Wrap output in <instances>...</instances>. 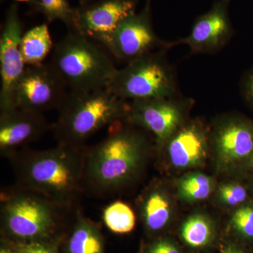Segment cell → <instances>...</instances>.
Segmentation results:
<instances>
[{
  "instance_id": "6da1fadb",
  "label": "cell",
  "mask_w": 253,
  "mask_h": 253,
  "mask_svg": "<svg viewBox=\"0 0 253 253\" xmlns=\"http://www.w3.org/2000/svg\"><path fill=\"white\" fill-rule=\"evenodd\" d=\"M123 121L113 125L108 135L84 155L83 187L109 195L137 176L148 152L145 136Z\"/></svg>"
},
{
  "instance_id": "7a4b0ae2",
  "label": "cell",
  "mask_w": 253,
  "mask_h": 253,
  "mask_svg": "<svg viewBox=\"0 0 253 253\" xmlns=\"http://www.w3.org/2000/svg\"><path fill=\"white\" fill-rule=\"evenodd\" d=\"M84 155L82 148L63 144L54 149L16 154L12 158L18 188L64 207L83 188Z\"/></svg>"
},
{
  "instance_id": "3957f363",
  "label": "cell",
  "mask_w": 253,
  "mask_h": 253,
  "mask_svg": "<svg viewBox=\"0 0 253 253\" xmlns=\"http://www.w3.org/2000/svg\"><path fill=\"white\" fill-rule=\"evenodd\" d=\"M54 129L59 144L82 148L83 143L106 126L125 121L129 102L109 89L68 91L58 108Z\"/></svg>"
},
{
  "instance_id": "277c9868",
  "label": "cell",
  "mask_w": 253,
  "mask_h": 253,
  "mask_svg": "<svg viewBox=\"0 0 253 253\" xmlns=\"http://www.w3.org/2000/svg\"><path fill=\"white\" fill-rule=\"evenodd\" d=\"M49 64L73 91L106 89L118 68L108 50L71 31L54 46Z\"/></svg>"
},
{
  "instance_id": "5b68a950",
  "label": "cell",
  "mask_w": 253,
  "mask_h": 253,
  "mask_svg": "<svg viewBox=\"0 0 253 253\" xmlns=\"http://www.w3.org/2000/svg\"><path fill=\"white\" fill-rule=\"evenodd\" d=\"M60 207L62 206L21 188L1 192L2 237L17 241L59 239Z\"/></svg>"
},
{
  "instance_id": "8992f818",
  "label": "cell",
  "mask_w": 253,
  "mask_h": 253,
  "mask_svg": "<svg viewBox=\"0 0 253 253\" xmlns=\"http://www.w3.org/2000/svg\"><path fill=\"white\" fill-rule=\"evenodd\" d=\"M126 101L172 98L177 83L172 66L162 51H154L118 68L107 87Z\"/></svg>"
},
{
  "instance_id": "52a82bcc",
  "label": "cell",
  "mask_w": 253,
  "mask_h": 253,
  "mask_svg": "<svg viewBox=\"0 0 253 253\" xmlns=\"http://www.w3.org/2000/svg\"><path fill=\"white\" fill-rule=\"evenodd\" d=\"M68 92L49 63L27 66L15 86L11 109L43 113L58 109Z\"/></svg>"
},
{
  "instance_id": "ba28073f",
  "label": "cell",
  "mask_w": 253,
  "mask_h": 253,
  "mask_svg": "<svg viewBox=\"0 0 253 253\" xmlns=\"http://www.w3.org/2000/svg\"><path fill=\"white\" fill-rule=\"evenodd\" d=\"M192 103L189 99L174 97L130 101L125 121L151 131L162 147L182 126L186 110Z\"/></svg>"
},
{
  "instance_id": "9c48e42d",
  "label": "cell",
  "mask_w": 253,
  "mask_h": 253,
  "mask_svg": "<svg viewBox=\"0 0 253 253\" xmlns=\"http://www.w3.org/2000/svg\"><path fill=\"white\" fill-rule=\"evenodd\" d=\"M103 46L115 59L126 63L157 49H168L153 29L149 7L142 12L128 16L118 25Z\"/></svg>"
},
{
  "instance_id": "30bf717a",
  "label": "cell",
  "mask_w": 253,
  "mask_h": 253,
  "mask_svg": "<svg viewBox=\"0 0 253 253\" xmlns=\"http://www.w3.org/2000/svg\"><path fill=\"white\" fill-rule=\"evenodd\" d=\"M22 36L18 6L11 4L0 37V113L11 109L15 86L27 66L21 54Z\"/></svg>"
},
{
  "instance_id": "8fae6325",
  "label": "cell",
  "mask_w": 253,
  "mask_h": 253,
  "mask_svg": "<svg viewBox=\"0 0 253 253\" xmlns=\"http://www.w3.org/2000/svg\"><path fill=\"white\" fill-rule=\"evenodd\" d=\"M134 13V0H101L76 9L71 29L102 45L118 25Z\"/></svg>"
},
{
  "instance_id": "7c38bea8",
  "label": "cell",
  "mask_w": 253,
  "mask_h": 253,
  "mask_svg": "<svg viewBox=\"0 0 253 253\" xmlns=\"http://www.w3.org/2000/svg\"><path fill=\"white\" fill-rule=\"evenodd\" d=\"M229 0H219L207 14L198 18L187 37L168 42V48L184 44L194 53H214L222 49L233 35L228 16Z\"/></svg>"
},
{
  "instance_id": "4fadbf2b",
  "label": "cell",
  "mask_w": 253,
  "mask_h": 253,
  "mask_svg": "<svg viewBox=\"0 0 253 253\" xmlns=\"http://www.w3.org/2000/svg\"><path fill=\"white\" fill-rule=\"evenodd\" d=\"M42 113L14 109L0 113V152L12 158L21 146L36 140L49 129Z\"/></svg>"
},
{
  "instance_id": "5bb4252c",
  "label": "cell",
  "mask_w": 253,
  "mask_h": 253,
  "mask_svg": "<svg viewBox=\"0 0 253 253\" xmlns=\"http://www.w3.org/2000/svg\"><path fill=\"white\" fill-rule=\"evenodd\" d=\"M219 157L228 163L253 158V123L244 118L231 117L217 123L212 136Z\"/></svg>"
},
{
  "instance_id": "9a60e30c",
  "label": "cell",
  "mask_w": 253,
  "mask_h": 253,
  "mask_svg": "<svg viewBox=\"0 0 253 253\" xmlns=\"http://www.w3.org/2000/svg\"><path fill=\"white\" fill-rule=\"evenodd\" d=\"M208 134L198 122L182 126L168 141V154L176 168L199 166L207 157Z\"/></svg>"
},
{
  "instance_id": "2e32d148",
  "label": "cell",
  "mask_w": 253,
  "mask_h": 253,
  "mask_svg": "<svg viewBox=\"0 0 253 253\" xmlns=\"http://www.w3.org/2000/svg\"><path fill=\"white\" fill-rule=\"evenodd\" d=\"M66 253H106L104 236L93 221L79 214L68 236Z\"/></svg>"
},
{
  "instance_id": "e0dca14e",
  "label": "cell",
  "mask_w": 253,
  "mask_h": 253,
  "mask_svg": "<svg viewBox=\"0 0 253 253\" xmlns=\"http://www.w3.org/2000/svg\"><path fill=\"white\" fill-rule=\"evenodd\" d=\"M53 49L52 39L46 23L31 28L21 38V54L26 66L43 64Z\"/></svg>"
},
{
  "instance_id": "ac0fdd59",
  "label": "cell",
  "mask_w": 253,
  "mask_h": 253,
  "mask_svg": "<svg viewBox=\"0 0 253 253\" xmlns=\"http://www.w3.org/2000/svg\"><path fill=\"white\" fill-rule=\"evenodd\" d=\"M141 210L145 226L151 232L161 231L170 219L171 207L167 196L156 188L149 190L145 195Z\"/></svg>"
},
{
  "instance_id": "d6986e66",
  "label": "cell",
  "mask_w": 253,
  "mask_h": 253,
  "mask_svg": "<svg viewBox=\"0 0 253 253\" xmlns=\"http://www.w3.org/2000/svg\"><path fill=\"white\" fill-rule=\"evenodd\" d=\"M103 221L109 230L114 234L130 233L136 224V216L129 205L116 201L106 206L103 211Z\"/></svg>"
},
{
  "instance_id": "ffe728a7",
  "label": "cell",
  "mask_w": 253,
  "mask_h": 253,
  "mask_svg": "<svg viewBox=\"0 0 253 253\" xmlns=\"http://www.w3.org/2000/svg\"><path fill=\"white\" fill-rule=\"evenodd\" d=\"M213 187V181L210 176L202 173H192L179 181V194L183 199L196 202L208 199Z\"/></svg>"
},
{
  "instance_id": "44dd1931",
  "label": "cell",
  "mask_w": 253,
  "mask_h": 253,
  "mask_svg": "<svg viewBox=\"0 0 253 253\" xmlns=\"http://www.w3.org/2000/svg\"><path fill=\"white\" fill-rule=\"evenodd\" d=\"M181 234L184 241L191 247H204L212 237V226L207 218L196 214L188 218L183 224Z\"/></svg>"
},
{
  "instance_id": "7402d4cb",
  "label": "cell",
  "mask_w": 253,
  "mask_h": 253,
  "mask_svg": "<svg viewBox=\"0 0 253 253\" xmlns=\"http://www.w3.org/2000/svg\"><path fill=\"white\" fill-rule=\"evenodd\" d=\"M34 6L47 21H61L71 28L76 9L71 7L68 0H40Z\"/></svg>"
},
{
  "instance_id": "603a6c76",
  "label": "cell",
  "mask_w": 253,
  "mask_h": 253,
  "mask_svg": "<svg viewBox=\"0 0 253 253\" xmlns=\"http://www.w3.org/2000/svg\"><path fill=\"white\" fill-rule=\"evenodd\" d=\"M6 239L16 253H59V239L33 241Z\"/></svg>"
},
{
  "instance_id": "cb8c5ba5",
  "label": "cell",
  "mask_w": 253,
  "mask_h": 253,
  "mask_svg": "<svg viewBox=\"0 0 253 253\" xmlns=\"http://www.w3.org/2000/svg\"><path fill=\"white\" fill-rule=\"evenodd\" d=\"M233 225L240 234L248 238H253V206H245L234 212Z\"/></svg>"
},
{
  "instance_id": "d4e9b609",
  "label": "cell",
  "mask_w": 253,
  "mask_h": 253,
  "mask_svg": "<svg viewBox=\"0 0 253 253\" xmlns=\"http://www.w3.org/2000/svg\"><path fill=\"white\" fill-rule=\"evenodd\" d=\"M219 196L224 204L235 206L242 204L247 199L248 192L247 190L241 184L231 183L221 186Z\"/></svg>"
},
{
  "instance_id": "484cf974",
  "label": "cell",
  "mask_w": 253,
  "mask_h": 253,
  "mask_svg": "<svg viewBox=\"0 0 253 253\" xmlns=\"http://www.w3.org/2000/svg\"><path fill=\"white\" fill-rule=\"evenodd\" d=\"M241 92L246 102L253 109V66L241 80Z\"/></svg>"
},
{
  "instance_id": "4316f807",
  "label": "cell",
  "mask_w": 253,
  "mask_h": 253,
  "mask_svg": "<svg viewBox=\"0 0 253 253\" xmlns=\"http://www.w3.org/2000/svg\"><path fill=\"white\" fill-rule=\"evenodd\" d=\"M146 253H180L172 243L165 239L154 241L146 249Z\"/></svg>"
},
{
  "instance_id": "83f0119b",
  "label": "cell",
  "mask_w": 253,
  "mask_h": 253,
  "mask_svg": "<svg viewBox=\"0 0 253 253\" xmlns=\"http://www.w3.org/2000/svg\"><path fill=\"white\" fill-rule=\"evenodd\" d=\"M0 253H16L7 240L1 237L0 244Z\"/></svg>"
},
{
  "instance_id": "f1b7e54d",
  "label": "cell",
  "mask_w": 253,
  "mask_h": 253,
  "mask_svg": "<svg viewBox=\"0 0 253 253\" xmlns=\"http://www.w3.org/2000/svg\"><path fill=\"white\" fill-rule=\"evenodd\" d=\"M222 253H243L241 251L236 249H228L226 251H224Z\"/></svg>"
},
{
  "instance_id": "f546056e",
  "label": "cell",
  "mask_w": 253,
  "mask_h": 253,
  "mask_svg": "<svg viewBox=\"0 0 253 253\" xmlns=\"http://www.w3.org/2000/svg\"><path fill=\"white\" fill-rule=\"evenodd\" d=\"M28 2H31L33 5L36 4L38 2V1H40V0H27Z\"/></svg>"
},
{
  "instance_id": "4dcf8cb0",
  "label": "cell",
  "mask_w": 253,
  "mask_h": 253,
  "mask_svg": "<svg viewBox=\"0 0 253 253\" xmlns=\"http://www.w3.org/2000/svg\"><path fill=\"white\" fill-rule=\"evenodd\" d=\"M80 1H81V3L83 5H85L86 4V3L89 2V1H90L91 0H79Z\"/></svg>"
},
{
  "instance_id": "1f68e13d",
  "label": "cell",
  "mask_w": 253,
  "mask_h": 253,
  "mask_svg": "<svg viewBox=\"0 0 253 253\" xmlns=\"http://www.w3.org/2000/svg\"><path fill=\"white\" fill-rule=\"evenodd\" d=\"M252 163H253V158Z\"/></svg>"
}]
</instances>
